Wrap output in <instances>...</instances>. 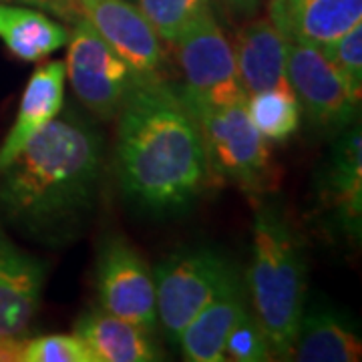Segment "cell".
<instances>
[{"mask_svg":"<svg viewBox=\"0 0 362 362\" xmlns=\"http://www.w3.org/2000/svg\"><path fill=\"white\" fill-rule=\"evenodd\" d=\"M95 362H153L161 358L153 334L117 318L103 308L85 312L75 324Z\"/></svg>","mask_w":362,"mask_h":362,"instance_id":"2e32d148","label":"cell"},{"mask_svg":"<svg viewBox=\"0 0 362 362\" xmlns=\"http://www.w3.org/2000/svg\"><path fill=\"white\" fill-rule=\"evenodd\" d=\"M328 195L340 220L358 226L362 209V139L361 131H349L338 143L328 171Z\"/></svg>","mask_w":362,"mask_h":362,"instance_id":"d6986e66","label":"cell"},{"mask_svg":"<svg viewBox=\"0 0 362 362\" xmlns=\"http://www.w3.org/2000/svg\"><path fill=\"white\" fill-rule=\"evenodd\" d=\"M129 2H133V0H129Z\"/></svg>","mask_w":362,"mask_h":362,"instance_id":"83f0119b","label":"cell"},{"mask_svg":"<svg viewBox=\"0 0 362 362\" xmlns=\"http://www.w3.org/2000/svg\"><path fill=\"white\" fill-rule=\"evenodd\" d=\"M270 21L290 42L320 49L362 25V0H270Z\"/></svg>","mask_w":362,"mask_h":362,"instance_id":"8fae6325","label":"cell"},{"mask_svg":"<svg viewBox=\"0 0 362 362\" xmlns=\"http://www.w3.org/2000/svg\"><path fill=\"white\" fill-rule=\"evenodd\" d=\"M78 14L141 77L159 78L163 49L157 33L129 0H75Z\"/></svg>","mask_w":362,"mask_h":362,"instance_id":"30bf717a","label":"cell"},{"mask_svg":"<svg viewBox=\"0 0 362 362\" xmlns=\"http://www.w3.org/2000/svg\"><path fill=\"white\" fill-rule=\"evenodd\" d=\"M173 45L183 75L181 99L189 111L246 103L247 93L238 77L232 45L211 11L185 28Z\"/></svg>","mask_w":362,"mask_h":362,"instance_id":"5b68a950","label":"cell"},{"mask_svg":"<svg viewBox=\"0 0 362 362\" xmlns=\"http://www.w3.org/2000/svg\"><path fill=\"white\" fill-rule=\"evenodd\" d=\"M362 342L349 326L330 312L302 316L292 358L300 362L361 361Z\"/></svg>","mask_w":362,"mask_h":362,"instance_id":"ac0fdd59","label":"cell"},{"mask_svg":"<svg viewBox=\"0 0 362 362\" xmlns=\"http://www.w3.org/2000/svg\"><path fill=\"white\" fill-rule=\"evenodd\" d=\"M97 292L105 312L156 334L153 272L127 240L113 235L103 242L97 258Z\"/></svg>","mask_w":362,"mask_h":362,"instance_id":"ba28073f","label":"cell"},{"mask_svg":"<svg viewBox=\"0 0 362 362\" xmlns=\"http://www.w3.org/2000/svg\"><path fill=\"white\" fill-rule=\"evenodd\" d=\"M272 346L258 318L247 310L238 322L233 324L232 332L226 338L223 361L233 362H266L272 361Z\"/></svg>","mask_w":362,"mask_h":362,"instance_id":"603a6c76","label":"cell"},{"mask_svg":"<svg viewBox=\"0 0 362 362\" xmlns=\"http://www.w3.org/2000/svg\"><path fill=\"white\" fill-rule=\"evenodd\" d=\"M247 312L246 290L233 274L220 294L185 326L180 338L183 358L192 362H221L226 338L233 324Z\"/></svg>","mask_w":362,"mask_h":362,"instance_id":"9a60e30c","label":"cell"},{"mask_svg":"<svg viewBox=\"0 0 362 362\" xmlns=\"http://www.w3.org/2000/svg\"><path fill=\"white\" fill-rule=\"evenodd\" d=\"M66 45L65 71L71 87L78 101L103 121H113L131 93L149 81L117 54L83 16L73 23Z\"/></svg>","mask_w":362,"mask_h":362,"instance_id":"8992f818","label":"cell"},{"mask_svg":"<svg viewBox=\"0 0 362 362\" xmlns=\"http://www.w3.org/2000/svg\"><path fill=\"white\" fill-rule=\"evenodd\" d=\"M23 362H95L77 334H49L26 340Z\"/></svg>","mask_w":362,"mask_h":362,"instance_id":"cb8c5ba5","label":"cell"},{"mask_svg":"<svg viewBox=\"0 0 362 362\" xmlns=\"http://www.w3.org/2000/svg\"><path fill=\"white\" fill-rule=\"evenodd\" d=\"M25 344L23 337H0V362H23Z\"/></svg>","mask_w":362,"mask_h":362,"instance_id":"484cf974","label":"cell"},{"mask_svg":"<svg viewBox=\"0 0 362 362\" xmlns=\"http://www.w3.org/2000/svg\"><path fill=\"white\" fill-rule=\"evenodd\" d=\"M246 286L272 354L292 358L306 302V262L296 233L274 206L256 214Z\"/></svg>","mask_w":362,"mask_h":362,"instance_id":"3957f363","label":"cell"},{"mask_svg":"<svg viewBox=\"0 0 362 362\" xmlns=\"http://www.w3.org/2000/svg\"><path fill=\"white\" fill-rule=\"evenodd\" d=\"M286 35L270 18H258L238 30L232 51L238 77L242 81L247 97L259 90L280 87L286 78L288 57Z\"/></svg>","mask_w":362,"mask_h":362,"instance_id":"5bb4252c","label":"cell"},{"mask_svg":"<svg viewBox=\"0 0 362 362\" xmlns=\"http://www.w3.org/2000/svg\"><path fill=\"white\" fill-rule=\"evenodd\" d=\"M0 2H25L39 11L51 13L57 18H63L66 23H75L81 18L75 0H0Z\"/></svg>","mask_w":362,"mask_h":362,"instance_id":"d4e9b609","label":"cell"},{"mask_svg":"<svg viewBox=\"0 0 362 362\" xmlns=\"http://www.w3.org/2000/svg\"><path fill=\"white\" fill-rule=\"evenodd\" d=\"M202 133L209 177L259 194L272 180L270 149L247 115L246 103L192 111Z\"/></svg>","mask_w":362,"mask_h":362,"instance_id":"277c9868","label":"cell"},{"mask_svg":"<svg viewBox=\"0 0 362 362\" xmlns=\"http://www.w3.org/2000/svg\"><path fill=\"white\" fill-rule=\"evenodd\" d=\"M69 37L71 30L42 11L0 2V40L16 59L37 63L63 49Z\"/></svg>","mask_w":362,"mask_h":362,"instance_id":"e0dca14e","label":"cell"},{"mask_svg":"<svg viewBox=\"0 0 362 362\" xmlns=\"http://www.w3.org/2000/svg\"><path fill=\"white\" fill-rule=\"evenodd\" d=\"M117 165L125 194L157 214L187 207L209 181L194 113L161 78L143 81L119 113Z\"/></svg>","mask_w":362,"mask_h":362,"instance_id":"7a4b0ae2","label":"cell"},{"mask_svg":"<svg viewBox=\"0 0 362 362\" xmlns=\"http://www.w3.org/2000/svg\"><path fill=\"white\" fill-rule=\"evenodd\" d=\"M324 57L337 69L349 95L361 103L362 95V25L354 26L334 42L320 47Z\"/></svg>","mask_w":362,"mask_h":362,"instance_id":"7402d4cb","label":"cell"},{"mask_svg":"<svg viewBox=\"0 0 362 362\" xmlns=\"http://www.w3.org/2000/svg\"><path fill=\"white\" fill-rule=\"evenodd\" d=\"M223 2L232 8L233 13L246 14V16L256 13V8H258L259 4V0H223Z\"/></svg>","mask_w":362,"mask_h":362,"instance_id":"4316f807","label":"cell"},{"mask_svg":"<svg viewBox=\"0 0 362 362\" xmlns=\"http://www.w3.org/2000/svg\"><path fill=\"white\" fill-rule=\"evenodd\" d=\"M42 286L45 266L0 235V337H25Z\"/></svg>","mask_w":362,"mask_h":362,"instance_id":"7c38bea8","label":"cell"},{"mask_svg":"<svg viewBox=\"0 0 362 362\" xmlns=\"http://www.w3.org/2000/svg\"><path fill=\"white\" fill-rule=\"evenodd\" d=\"M103 139L77 117H54L0 171V214L16 228L63 240L95 204Z\"/></svg>","mask_w":362,"mask_h":362,"instance_id":"6da1fadb","label":"cell"},{"mask_svg":"<svg viewBox=\"0 0 362 362\" xmlns=\"http://www.w3.org/2000/svg\"><path fill=\"white\" fill-rule=\"evenodd\" d=\"M137 8L147 18V23L168 42L180 37L185 28L194 25L199 16H204L211 0H135Z\"/></svg>","mask_w":362,"mask_h":362,"instance_id":"44dd1931","label":"cell"},{"mask_svg":"<svg viewBox=\"0 0 362 362\" xmlns=\"http://www.w3.org/2000/svg\"><path fill=\"white\" fill-rule=\"evenodd\" d=\"M235 272L211 250L175 254L153 272L157 324L171 344H180L185 326L204 310Z\"/></svg>","mask_w":362,"mask_h":362,"instance_id":"52a82bcc","label":"cell"},{"mask_svg":"<svg viewBox=\"0 0 362 362\" xmlns=\"http://www.w3.org/2000/svg\"><path fill=\"white\" fill-rule=\"evenodd\" d=\"M286 78L314 127L337 131L354 121L358 103L318 47L288 42Z\"/></svg>","mask_w":362,"mask_h":362,"instance_id":"9c48e42d","label":"cell"},{"mask_svg":"<svg viewBox=\"0 0 362 362\" xmlns=\"http://www.w3.org/2000/svg\"><path fill=\"white\" fill-rule=\"evenodd\" d=\"M65 77L63 61H51L30 75L18 105V115L0 145V171L8 168L25 149L26 143L61 113L65 99Z\"/></svg>","mask_w":362,"mask_h":362,"instance_id":"4fadbf2b","label":"cell"},{"mask_svg":"<svg viewBox=\"0 0 362 362\" xmlns=\"http://www.w3.org/2000/svg\"><path fill=\"white\" fill-rule=\"evenodd\" d=\"M246 109L254 127L272 141H286L300 127L302 109L290 83L250 95Z\"/></svg>","mask_w":362,"mask_h":362,"instance_id":"ffe728a7","label":"cell"}]
</instances>
